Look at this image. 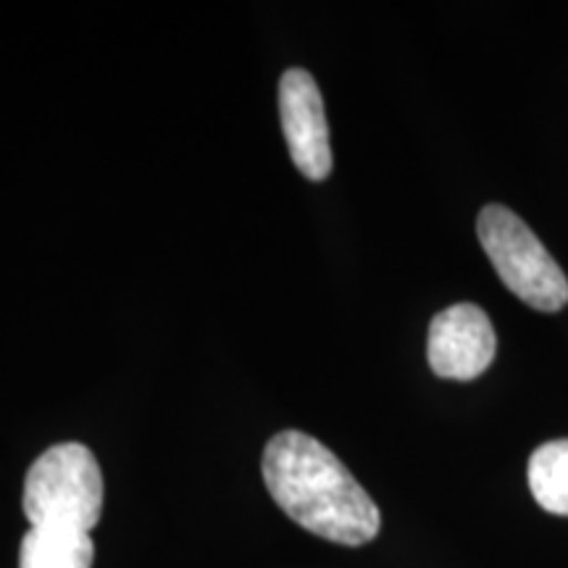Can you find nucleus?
<instances>
[{
    "label": "nucleus",
    "instance_id": "obj_6",
    "mask_svg": "<svg viewBox=\"0 0 568 568\" xmlns=\"http://www.w3.org/2000/svg\"><path fill=\"white\" fill-rule=\"evenodd\" d=\"M95 545L88 531L30 527L19 550V568H92Z\"/></svg>",
    "mask_w": 568,
    "mask_h": 568
},
{
    "label": "nucleus",
    "instance_id": "obj_2",
    "mask_svg": "<svg viewBox=\"0 0 568 568\" xmlns=\"http://www.w3.org/2000/svg\"><path fill=\"white\" fill-rule=\"evenodd\" d=\"M24 516L30 527L90 531L103 510V474L90 447L61 443L34 460L24 479Z\"/></svg>",
    "mask_w": 568,
    "mask_h": 568
},
{
    "label": "nucleus",
    "instance_id": "obj_4",
    "mask_svg": "<svg viewBox=\"0 0 568 568\" xmlns=\"http://www.w3.org/2000/svg\"><path fill=\"white\" fill-rule=\"evenodd\" d=\"M280 122L290 155L305 180L322 182L332 174L329 124L322 90L305 69H287L280 80Z\"/></svg>",
    "mask_w": 568,
    "mask_h": 568
},
{
    "label": "nucleus",
    "instance_id": "obj_3",
    "mask_svg": "<svg viewBox=\"0 0 568 568\" xmlns=\"http://www.w3.org/2000/svg\"><path fill=\"white\" fill-rule=\"evenodd\" d=\"M481 251L518 301L556 314L568 303V280L529 224L506 205H485L477 219Z\"/></svg>",
    "mask_w": 568,
    "mask_h": 568
},
{
    "label": "nucleus",
    "instance_id": "obj_1",
    "mask_svg": "<svg viewBox=\"0 0 568 568\" xmlns=\"http://www.w3.org/2000/svg\"><path fill=\"white\" fill-rule=\"evenodd\" d=\"M264 481L276 506L311 535L347 548L379 535L382 516L372 495L329 447L305 432L287 429L268 439Z\"/></svg>",
    "mask_w": 568,
    "mask_h": 568
},
{
    "label": "nucleus",
    "instance_id": "obj_5",
    "mask_svg": "<svg viewBox=\"0 0 568 568\" xmlns=\"http://www.w3.org/2000/svg\"><path fill=\"white\" fill-rule=\"evenodd\" d=\"M497 337L493 322L479 305L456 303L439 311L429 324L426 358L443 379L471 382L495 361Z\"/></svg>",
    "mask_w": 568,
    "mask_h": 568
},
{
    "label": "nucleus",
    "instance_id": "obj_7",
    "mask_svg": "<svg viewBox=\"0 0 568 568\" xmlns=\"http://www.w3.org/2000/svg\"><path fill=\"white\" fill-rule=\"evenodd\" d=\"M527 477L537 506L568 518V439L539 445L529 458Z\"/></svg>",
    "mask_w": 568,
    "mask_h": 568
}]
</instances>
